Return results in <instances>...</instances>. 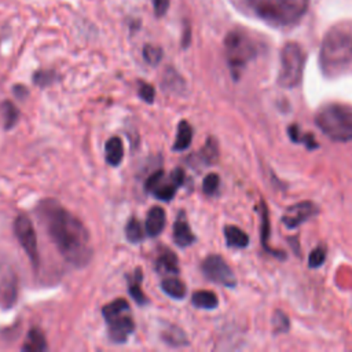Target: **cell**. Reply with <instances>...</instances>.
Here are the masks:
<instances>
[{
    "instance_id": "27",
    "label": "cell",
    "mask_w": 352,
    "mask_h": 352,
    "mask_svg": "<svg viewBox=\"0 0 352 352\" xmlns=\"http://www.w3.org/2000/svg\"><path fill=\"white\" fill-rule=\"evenodd\" d=\"M289 135H290V138H292L295 142H297V144H304V145L307 146V149H315V148H318L316 141L314 139V137H312L311 134H308V135H301V131H300V128H299L297 126L289 127Z\"/></svg>"
},
{
    "instance_id": "22",
    "label": "cell",
    "mask_w": 352,
    "mask_h": 352,
    "mask_svg": "<svg viewBox=\"0 0 352 352\" xmlns=\"http://www.w3.org/2000/svg\"><path fill=\"white\" fill-rule=\"evenodd\" d=\"M130 306L127 303V300L124 299H117V300H113L111 303L106 304L103 308H102V315L103 318L106 319V322H110L111 319L117 318L122 314H126L128 311Z\"/></svg>"
},
{
    "instance_id": "28",
    "label": "cell",
    "mask_w": 352,
    "mask_h": 352,
    "mask_svg": "<svg viewBox=\"0 0 352 352\" xmlns=\"http://www.w3.org/2000/svg\"><path fill=\"white\" fill-rule=\"evenodd\" d=\"M144 59L152 65V66H157L161 59H163V50L157 46H153V44H148L145 46L144 49Z\"/></svg>"
},
{
    "instance_id": "34",
    "label": "cell",
    "mask_w": 352,
    "mask_h": 352,
    "mask_svg": "<svg viewBox=\"0 0 352 352\" xmlns=\"http://www.w3.org/2000/svg\"><path fill=\"white\" fill-rule=\"evenodd\" d=\"M202 157L209 164L217 159V146L215 142H208V145L202 150Z\"/></svg>"
},
{
    "instance_id": "25",
    "label": "cell",
    "mask_w": 352,
    "mask_h": 352,
    "mask_svg": "<svg viewBox=\"0 0 352 352\" xmlns=\"http://www.w3.org/2000/svg\"><path fill=\"white\" fill-rule=\"evenodd\" d=\"M0 114H2V117H3L6 130H12L17 124L20 114L13 102H10V100L3 102L2 106H0Z\"/></svg>"
},
{
    "instance_id": "24",
    "label": "cell",
    "mask_w": 352,
    "mask_h": 352,
    "mask_svg": "<svg viewBox=\"0 0 352 352\" xmlns=\"http://www.w3.org/2000/svg\"><path fill=\"white\" fill-rule=\"evenodd\" d=\"M128 282H130V295L133 296V299H134L138 304H141V306L148 304V299H146V296H145V293L142 292V288H141V284H142V271H141V270H137L135 274L128 278Z\"/></svg>"
},
{
    "instance_id": "32",
    "label": "cell",
    "mask_w": 352,
    "mask_h": 352,
    "mask_svg": "<svg viewBox=\"0 0 352 352\" xmlns=\"http://www.w3.org/2000/svg\"><path fill=\"white\" fill-rule=\"evenodd\" d=\"M54 79H55V75H54L53 72H50V70H42V72H38V73L35 75L33 81H35V84L44 87V85L51 84V83L54 81Z\"/></svg>"
},
{
    "instance_id": "4",
    "label": "cell",
    "mask_w": 352,
    "mask_h": 352,
    "mask_svg": "<svg viewBox=\"0 0 352 352\" xmlns=\"http://www.w3.org/2000/svg\"><path fill=\"white\" fill-rule=\"evenodd\" d=\"M248 5L267 23L286 27L296 24L306 14L308 0H248Z\"/></svg>"
},
{
    "instance_id": "31",
    "label": "cell",
    "mask_w": 352,
    "mask_h": 352,
    "mask_svg": "<svg viewBox=\"0 0 352 352\" xmlns=\"http://www.w3.org/2000/svg\"><path fill=\"white\" fill-rule=\"evenodd\" d=\"M262 216H263V228H262V243H263V247L267 249V251H271L270 247H269V236H270V221H269V212H267V208L263 206V211H262ZM273 252V251H271ZM274 254V252H273Z\"/></svg>"
},
{
    "instance_id": "11",
    "label": "cell",
    "mask_w": 352,
    "mask_h": 352,
    "mask_svg": "<svg viewBox=\"0 0 352 352\" xmlns=\"http://www.w3.org/2000/svg\"><path fill=\"white\" fill-rule=\"evenodd\" d=\"M18 295V280L9 266L0 267V306L12 308Z\"/></svg>"
},
{
    "instance_id": "2",
    "label": "cell",
    "mask_w": 352,
    "mask_h": 352,
    "mask_svg": "<svg viewBox=\"0 0 352 352\" xmlns=\"http://www.w3.org/2000/svg\"><path fill=\"white\" fill-rule=\"evenodd\" d=\"M315 124L334 142L352 141V109L342 103H326L315 114Z\"/></svg>"
},
{
    "instance_id": "23",
    "label": "cell",
    "mask_w": 352,
    "mask_h": 352,
    "mask_svg": "<svg viewBox=\"0 0 352 352\" xmlns=\"http://www.w3.org/2000/svg\"><path fill=\"white\" fill-rule=\"evenodd\" d=\"M161 288H163L164 293H167L172 299H183L187 293L186 285L180 280L174 278V277L165 278L161 284Z\"/></svg>"
},
{
    "instance_id": "18",
    "label": "cell",
    "mask_w": 352,
    "mask_h": 352,
    "mask_svg": "<svg viewBox=\"0 0 352 352\" xmlns=\"http://www.w3.org/2000/svg\"><path fill=\"white\" fill-rule=\"evenodd\" d=\"M161 338L164 340V342H167L171 347H183V345L189 344L185 331L174 325H171L163 330Z\"/></svg>"
},
{
    "instance_id": "3",
    "label": "cell",
    "mask_w": 352,
    "mask_h": 352,
    "mask_svg": "<svg viewBox=\"0 0 352 352\" xmlns=\"http://www.w3.org/2000/svg\"><path fill=\"white\" fill-rule=\"evenodd\" d=\"M319 62L326 76H336L352 62V36L342 31H331L323 39Z\"/></svg>"
},
{
    "instance_id": "6",
    "label": "cell",
    "mask_w": 352,
    "mask_h": 352,
    "mask_svg": "<svg viewBox=\"0 0 352 352\" xmlns=\"http://www.w3.org/2000/svg\"><path fill=\"white\" fill-rule=\"evenodd\" d=\"M306 54L296 43H288L281 53V69L278 84L284 88H295L303 79Z\"/></svg>"
},
{
    "instance_id": "13",
    "label": "cell",
    "mask_w": 352,
    "mask_h": 352,
    "mask_svg": "<svg viewBox=\"0 0 352 352\" xmlns=\"http://www.w3.org/2000/svg\"><path fill=\"white\" fill-rule=\"evenodd\" d=\"M174 240H175V244L182 248H186L195 241L194 234L183 213L179 215V217L174 224Z\"/></svg>"
},
{
    "instance_id": "10",
    "label": "cell",
    "mask_w": 352,
    "mask_h": 352,
    "mask_svg": "<svg viewBox=\"0 0 352 352\" xmlns=\"http://www.w3.org/2000/svg\"><path fill=\"white\" fill-rule=\"evenodd\" d=\"M319 213V208L311 201H301L289 206L282 216V223L289 228H297L307 220L315 217Z\"/></svg>"
},
{
    "instance_id": "14",
    "label": "cell",
    "mask_w": 352,
    "mask_h": 352,
    "mask_svg": "<svg viewBox=\"0 0 352 352\" xmlns=\"http://www.w3.org/2000/svg\"><path fill=\"white\" fill-rule=\"evenodd\" d=\"M165 221H167L165 211L161 206H153L149 211L148 219H146V232L149 234V237L154 239L160 236L165 227Z\"/></svg>"
},
{
    "instance_id": "35",
    "label": "cell",
    "mask_w": 352,
    "mask_h": 352,
    "mask_svg": "<svg viewBox=\"0 0 352 352\" xmlns=\"http://www.w3.org/2000/svg\"><path fill=\"white\" fill-rule=\"evenodd\" d=\"M274 319H275L274 323H275V330H277V333H280V331H286V330H288V327H289L288 316H286L284 312L277 311Z\"/></svg>"
},
{
    "instance_id": "16",
    "label": "cell",
    "mask_w": 352,
    "mask_h": 352,
    "mask_svg": "<svg viewBox=\"0 0 352 352\" xmlns=\"http://www.w3.org/2000/svg\"><path fill=\"white\" fill-rule=\"evenodd\" d=\"M224 236H226L227 245L230 248L243 249V248H247L249 245L248 234L237 226H227L224 228Z\"/></svg>"
},
{
    "instance_id": "21",
    "label": "cell",
    "mask_w": 352,
    "mask_h": 352,
    "mask_svg": "<svg viewBox=\"0 0 352 352\" xmlns=\"http://www.w3.org/2000/svg\"><path fill=\"white\" fill-rule=\"evenodd\" d=\"M191 139H193V128H191V126L186 120L180 122L179 127H178V134H176V141H175L174 149L178 150V152L186 150L190 146Z\"/></svg>"
},
{
    "instance_id": "30",
    "label": "cell",
    "mask_w": 352,
    "mask_h": 352,
    "mask_svg": "<svg viewBox=\"0 0 352 352\" xmlns=\"http://www.w3.org/2000/svg\"><path fill=\"white\" fill-rule=\"evenodd\" d=\"M219 186H220V179L216 174H209L205 179H204V183H202V190L206 195H213L217 193L219 190Z\"/></svg>"
},
{
    "instance_id": "12",
    "label": "cell",
    "mask_w": 352,
    "mask_h": 352,
    "mask_svg": "<svg viewBox=\"0 0 352 352\" xmlns=\"http://www.w3.org/2000/svg\"><path fill=\"white\" fill-rule=\"evenodd\" d=\"M109 323V337L114 342H126L135 330V323L131 316L122 314L111 319Z\"/></svg>"
},
{
    "instance_id": "26",
    "label": "cell",
    "mask_w": 352,
    "mask_h": 352,
    "mask_svg": "<svg viewBox=\"0 0 352 352\" xmlns=\"http://www.w3.org/2000/svg\"><path fill=\"white\" fill-rule=\"evenodd\" d=\"M126 236L128 241L133 244H138L144 241L145 231L142 228V224L137 219H131L126 226Z\"/></svg>"
},
{
    "instance_id": "36",
    "label": "cell",
    "mask_w": 352,
    "mask_h": 352,
    "mask_svg": "<svg viewBox=\"0 0 352 352\" xmlns=\"http://www.w3.org/2000/svg\"><path fill=\"white\" fill-rule=\"evenodd\" d=\"M153 2V8H154V13L157 17H163L170 8V0H152Z\"/></svg>"
},
{
    "instance_id": "9",
    "label": "cell",
    "mask_w": 352,
    "mask_h": 352,
    "mask_svg": "<svg viewBox=\"0 0 352 352\" xmlns=\"http://www.w3.org/2000/svg\"><path fill=\"white\" fill-rule=\"evenodd\" d=\"M14 231H16V236H17L21 247L24 248V251L27 252V255L29 256L32 263L35 266H38V262H39L38 237H36V231H35L32 221L25 215L17 216V219L14 221Z\"/></svg>"
},
{
    "instance_id": "5",
    "label": "cell",
    "mask_w": 352,
    "mask_h": 352,
    "mask_svg": "<svg viewBox=\"0 0 352 352\" xmlns=\"http://www.w3.org/2000/svg\"><path fill=\"white\" fill-rule=\"evenodd\" d=\"M224 49L228 66L236 79L256 55L254 40L240 31H234L227 35L224 40Z\"/></svg>"
},
{
    "instance_id": "17",
    "label": "cell",
    "mask_w": 352,
    "mask_h": 352,
    "mask_svg": "<svg viewBox=\"0 0 352 352\" xmlns=\"http://www.w3.org/2000/svg\"><path fill=\"white\" fill-rule=\"evenodd\" d=\"M156 267H157V271L163 274H178L179 266H178L176 255L170 249H163V252L157 258Z\"/></svg>"
},
{
    "instance_id": "20",
    "label": "cell",
    "mask_w": 352,
    "mask_h": 352,
    "mask_svg": "<svg viewBox=\"0 0 352 352\" xmlns=\"http://www.w3.org/2000/svg\"><path fill=\"white\" fill-rule=\"evenodd\" d=\"M24 351L29 352H42L47 349V341L44 334L39 329H32L28 334V338L23 347Z\"/></svg>"
},
{
    "instance_id": "33",
    "label": "cell",
    "mask_w": 352,
    "mask_h": 352,
    "mask_svg": "<svg viewBox=\"0 0 352 352\" xmlns=\"http://www.w3.org/2000/svg\"><path fill=\"white\" fill-rule=\"evenodd\" d=\"M139 96L148 102V103H152L154 100V96H156V91L153 88V85L148 84V83H141L139 84Z\"/></svg>"
},
{
    "instance_id": "37",
    "label": "cell",
    "mask_w": 352,
    "mask_h": 352,
    "mask_svg": "<svg viewBox=\"0 0 352 352\" xmlns=\"http://www.w3.org/2000/svg\"><path fill=\"white\" fill-rule=\"evenodd\" d=\"M14 88H16V90H14V94H16L20 99H23V98H25V96L28 95V91H27L25 87L18 85V87H14Z\"/></svg>"
},
{
    "instance_id": "29",
    "label": "cell",
    "mask_w": 352,
    "mask_h": 352,
    "mask_svg": "<svg viewBox=\"0 0 352 352\" xmlns=\"http://www.w3.org/2000/svg\"><path fill=\"white\" fill-rule=\"evenodd\" d=\"M325 260H326V248L325 247H318L310 254L308 266L311 269H318L325 263Z\"/></svg>"
},
{
    "instance_id": "19",
    "label": "cell",
    "mask_w": 352,
    "mask_h": 352,
    "mask_svg": "<svg viewBox=\"0 0 352 352\" xmlns=\"http://www.w3.org/2000/svg\"><path fill=\"white\" fill-rule=\"evenodd\" d=\"M191 303L197 307V308H204V310H213L217 307L219 300L217 296L211 292V290H198L191 297Z\"/></svg>"
},
{
    "instance_id": "8",
    "label": "cell",
    "mask_w": 352,
    "mask_h": 352,
    "mask_svg": "<svg viewBox=\"0 0 352 352\" xmlns=\"http://www.w3.org/2000/svg\"><path fill=\"white\" fill-rule=\"evenodd\" d=\"M202 273L209 281L221 286L234 288L237 285V278L234 275L232 270L228 267L226 260L217 255L208 256L204 260Z\"/></svg>"
},
{
    "instance_id": "15",
    "label": "cell",
    "mask_w": 352,
    "mask_h": 352,
    "mask_svg": "<svg viewBox=\"0 0 352 352\" xmlns=\"http://www.w3.org/2000/svg\"><path fill=\"white\" fill-rule=\"evenodd\" d=\"M105 153H106V161L111 167L120 165L124 157V145L123 141L117 137L110 138L105 145Z\"/></svg>"
},
{
    "instance_id": "1",
    "label": "cell",
    "mask_w": 352,
    "mask_h": 352,
    "mask_svg": "<svg viewBox=\"0 0 352 352\" xmlns=\"http://www.w3.org/2000/svg\"><path fill=\"white\" fill-rule=\"evenodd\" d=\"M40 216L59 254L73 266H85L92 256L90 234L84 224L57 201L40 205Z\"/></svg>"
},
{
    "instance_id": "7",
    "label": "cell",
    "mask_w": 352,
    "mask_h": 352,
    "mask_svg": "<svg viewBox=\"0 0 352 352\" xmlns=\"http://www.w3.org/2000/svg\"><path fill=\"white\" fill-rule=\"evenodd\" d=\"M183 182H185V172L183 170L176 168L171 172L168 180H165L163 171H157L152 174L148 178L145 187L156 198L163 201H170L174 198V195L176 194L178 189L183 185Z\"/></svg>"
}]
</instances>
